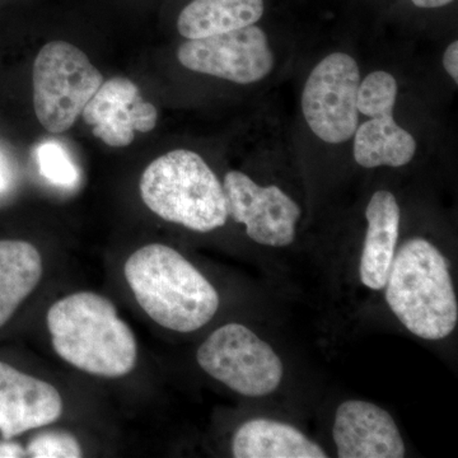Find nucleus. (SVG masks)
I'll return each instance as SVG.
<instances>
[{"label":"nucleus","mask_w":458,"mask_h":458,"mask_svg":"<svg viewBox=\"0 0 458 458\" xmlns=\"http://www.w3.org/2000/svg\"><path fill=\"white\" fill-rule=\"evenodd\" d=\"M144 204L165 221L212 232L227 223L225 189L198 153L176 149L157 158L141 174Z\"/></svg>","instance_id":"4"},{"label":"nucleus","mask_w":458,"mask_h":458,"mask_svg":"<svg viewBox=\"0 0 458 458\" xmlns=\"http://www.w3.org/2000/svg\"><path fill=\"white\" fill-rule=\"evenodd\" d=\"M44 267L38 250L26 241L0 240V327L35 291Z\"/></svg>","instance_id":"17"},{"label":"nucleus","mask_w":458,"mask_h":458,"mask_svg":"<svg viewBox=\"0 0 458 458\" xmlns=\"http://www.w3.org/2000/svg\"><path fill=\"white\" fill-rule=\"evenodd\" d=\"M333 438L340 458H403L405 445L390 412L367 401L340 403Z\"/></svg>","instance_id":"10"},{"label":"nucleus","mask_w":458,"mask_h":458,"mask_svg":"<svg viewBox=\"0 0 458 458\" xmlns=\"http://www.w3.org/2000/svg\"><path fill=\"white\" fill-rule=\"evenodd\" d=\"M140 98L137 84L125 77H114L101 84L83 110L93 134L107 146L128 147L134 140L131 105Z\"/></svg>","instance_id":"14"},{"label":"nucleus","mask_w":458,"mask_h":458,"mask_svg":"<svg viewBox=\"0 0 458 458\" xmlns=\"http://www.w3.org/2000/svg\"><path fill=\"white\" fill-rule=\"evenodd\" d=\"M369 222L360 256V280L367 288L381 291L387 283L400 233L401 212L393 192L379 190L366 209Z\"/></svg>","instance_id":"12"},{"label":"nucleus","mask_w":458,"mask_h":458,"mask_svg":"<svg viewBox=\"0 0 458 458\" xmlns=\"http://www.w3.org/2000/svg\"><path fill=\"white\" fill-rule=\"evenodd\" d=\"M63 399L53 385L0 361V433L12 439L56 421Z\"/></svg>","instance_id":"11"},{"label":"nucleus","mask_w":458,"mask_h":458,"mask_svg":"<svg viewBox=\"0 0 458 458\" xmlns=\"http://www.w3.org/2000/svg\"><path fill=\"white\" fill-rule=\"evenodd\" d=\"M36 159H38V168L42 176L49 180L51 183H55L63 188H71L78 181V171L69 158L68 153L64 148L57 143L41 144L36 149Z\"/></svg>","instance_id":"19"},{"label":"nucleus","mask_w":458,"mask_h":458,"mask_svg":"<svg viewBox=\"0 0 458 458\" xmlns=\"http://www.w3.org/2000/svg\"><path fill=\"white\" fill-rule=\"evenodd\" d=\"M177 59L190 71L237 84L259 82L274 68L267 33L255 25L183 42Z\"/></svg>","instance_id":"8"},{"label":"nucleus","mask_w":458,"mask_h":458,"mask_svg":"<svg viewBox=\"0 0 458 458\" xmlns=\"http://www.w3.org/2000/svg\"><path fill=\"white\" fill-rule=\"evenodd\" d=\"M386 301L410 333L424 340H442L458 321L456 293L448 262L424 238L406 241L394 255Z\"/></svg>","instance_id":"3"},{"label":"nucleus","mask_w":458,"mask_h":458,"mask_svg":"<svg viewBox=\"0 0 458 458\" xmlns=\"http://www.w3.org/2000/svg\"><path fill=\"white\" fill-rule=\"evenodd\" d=\"M236 458H327V452L301 430L271 419H252L232 439Z\"/></svg>","instance_id":"13"},{"label":"nucleus","mask_w":458,"mask_h":458,"mask_svg":"<svg viewBox=\"0 0 458 458\" xmlns=\"http://www.w3.org/2000/svg\"><path fill=\"white\" fill-rule=\"evenodd\" d=\"M157 114L156 107L149 102L143 101L138 98L131 105V122L135 131L148 132L156 128Z\"/></svg>","instance_id":"21"},{"label":"nucleus","mask_w":458,"mask_h":458,"mask_svg":"<svg viewBox=\"0 0 458 458\" xmlns=\"http://www.w3.org/2000/svg\"><path fill=\"white\" fill-rule=\"evenodd\" d=\"M33 458H80L82 448L73 434L66 430H47L33 437L26 448Z\"/></svg>","instance_id":"20"},{"label":"nucleus","mask_w":458,"mask_h":458,"mask_svg":"<svg viewBox=\"0 0 458 458\" xmlns=\"http://www.w3.org/2000/svg\"><path fill=\"white\" fill-rule=\"evenodd\" d=\"M197 360L208 375L247 397L273 394L284 373L269 344L236 322L214 331L199 348Z\"/></svg>","instance_id":"6"},{"label":"nucleus","mask_w":458,"mask_h":458,"mask_svg":"<svg viewBox=\"0 0 458 458\" xmlns=\"http://www.w3.org/2000/svg\"><path fill=\"white\" fill-rule=\"evenodd\" d=\"M397 90L399 87L393 74L384 71L373 72L360 82L358 89V111L369 117L375 114L394 111Z\"/></svg>","instance_id":"18"},{"label":"nucleus","mask_w":458,"mask_h":458,"mask_svg":"<svg viewBox=\"0 0 458 458\" xmlns=\"http://www.w3.org/2000/svg\"><path fill=\"white\" fill-rule=\"evenodd\" d=\"M358 123L354 135V158L364 168L403 167L414 158L417 141L394 122V111L375 114Z\"/></svg>","instance_id":"15"},{"label":"nucleus","mask_w":458,"mask_h":458,"mask_svg":"<svg viewBox=\"0 0 458 458\" xmlns=\"http://www.w3.org/2000/svg\"><path fill=\"white\" fill-rule=\"evenodd\" d=\"M360 86V66L348 54H330L313 69L304 84L302 111L319 140L340 144L354 135Z\"/></svg>","instance_id":"7"},{"label":"nucleus","mask_w":458,"mask_h":458,"mask_svg":"<svg viewBox=\"0 0 458 458\" xmlns=\"http://www.w3.org/2000/svg\"><path fill=\"white\" fill-rule=\"evenodd\" d=\"M26 450L18 443L11 442V439H4L0 442V458L26 457Z\"/></svg>","instance_id":"23"},{"label":"nucleus","mask_w":458,"mask_h":458,"mask_svg":"<svg viewBox=\"0 0 458 458\" xmlns=\"http://www.w3.org/2000/svg\"><path fill=\"white\" fill-rule=\"evenodd\" d=\"M123 274L141 310L168 330L192 333L218 311L216 288L172 247H141L126 260Z\"/></svg>","instance_id":"2"},{"label":"nucleus","mask_w":458,"mask_h":458,"mask_svg":"<svg viewBox=\"0 0 458 458\" xmlns=\"http://www.w3.org/2000/svg\"><path fill=\"white\" fill-rule=\"evenodd\" d=\"M443 66L454 83H458V42L454 41L443 54Z\"/></svg>","instance_id":"22"},{"label":"nucleus","mask_w":458,"mask_h":458,"mask_svg":"<svg viewBox=\"0 0 458 458\" xmlns=\"http://www.w3.org/2000/svg\"><path fill=\"white\" fill-rule=\"evenodd\" d=\"M5 186V174L4 168H3L2 162H0V190Z\"/></svg>","instance_id":"25"},{"label":"nucleus","mask_w":458,"mask_h":458,"mask_svg":"<svg viewBox=\"0 0 458 458\" xmlns=\"http://www.w3.org/2000/svg\"><path fill=\"white\" fill-rule=\"evenodd\" d=\"M419 8H441L451 4L454 0H411Z\"/></svg>","instance_id":"24"},{"label":"nucleus","mask_w":458,"mask_h":458,"mask_svg":"<svg viewBox=\"0 0 458 458\" xmlns=\"http://www.w3.org/2000/svg\"><path fill=\"white\" fill-rule=\"evenodd\" d=\"M104 82L101 72L74 45H45L32 71L33 107L38 122L54 134L69 131Z\"/></svg>","instance_id":"5"},{"label":"nucleus","mask_w":458,"mask_h":458,"mask_svg":"<svg viewBox=\"0 0 458 458\" xmlns=\"http://www.w3.org/2000/svg\"><path fill=\"white\" fill-rule=\"evenodd\" d=\"M228 216L245 225L247 236L262 246L286 247L295 237L301 208L278 186L258 185L241 171L225 176Z\"/></svg>","instance_id":"9"},{"label":"nucleus","mask_w":458,"mask_h":458,"mask_svg":"<svg viewBox=\"0 0 458 458\" xmlns=\"http://www.w3.org/2000/svg\"><path fill=\"white\" fill-rule=\"evenodd\" d=\"M264 14V0H192L177 20L188 40L208 38L255 25Z\"/></svg>","instance_id":"16"},{"label":"nucleus","mask_w":458,"mask_h":458,"mask_svg":"<svg viewBox=\"0 0 458 458\" xmlns=\"http://www.w3.org/2000/svg\"><path fill=\"white\" fill-rule=\"evenodd\" d=\"M54 351L89 375L119 378L137 366L131 328L106 297L80 292L57 301L47 316Z\"/></svg>","instance_id":"1"}]
</instances>
